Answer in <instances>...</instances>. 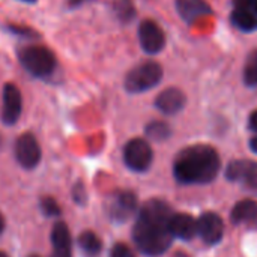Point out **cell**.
Returning a JSON list of instances; mask_svg holds the SVG:
<instances>
[{"instance_id":"20","label":"cell","mask_w":257,"mask_h":257,"mask_svg":"<svg viewBox=\"0 0 257 257\" xmlns=\"http://www.w3.org/2000/svg\"><path fill=\"white\" fill-rule=\"evenodd\" d=\"M242 78H244L245 86H248V87L257 86V48L250 51L248 56L245 57Z\"/></svg>"},{"instance_id":"18","label":"cell","mask_w":257,"mask_h":257,"mask_svg":"<svg viewBox=\"0 0 257 257\" xmlns=\"http://www.w3.org/2000/svg\"><path fill=\"white\" fill-rule=\"evenodd\" d=\"M77 242H78V248L86 257H98L102 251V241L95 232L86 230L80 233Z\"/></svg>"},{"instance_id":"4","label":"cell","mask_w":257,"mask_h":257,"mask_svg":"<svg viewBox=\"0 0 257 257\" xmlns=\"http://www.w3.org/2000/svg\"><path fill=\"white\" fill-rule=\"evenodd\" d=\"M164 77L163 66L155 60H146L130 69L125 75L123 87L128 93L137 95L157 87Z\"/></svg>"},{"instance_id":"12","label":"cell","mask_w":257,"mask_h":257,"mask_svg":"<svg viewBox=\"0 0 257 257\" xmlns=\"http://www.w3.org/2000/svg\"><path fill=\"white\" fill-rule=\"evenodd\" d=\"M154 104H155L157 110L161 111L163 114L173 116L184 110V107L187 104V96L178 87H167L158 93Z\"/></svg>"},{"instance_id":"25","label":"cell","mask_w":257,"mask_h":257,"mask_svg":"<svg viewBox=\"0 0 257 257\" xmlns=\"http://www.w3.org/2000/svg\"><path fill=\"white\" fill-rule=\"evenodd\" d=\"M117 14H119V18H120L122 21H130L131 18H134L136 11H134V8H133L128 2H123V3H120V6L117 8Z\"/></svg>"},{"instance_id":"8","label":"cell","mask_w":257,"mask_h":257,"mask_svg":"<svg viewBox=\"0 0 257 257\" xmlns=\"http://www.w3.org/2000/svg\"><path fill=\"white\" fill-rule=\"evenodd\" d=\"M14 154H15L18 164L27 170L35 169L39 164L41 157H42L39 142L32 133H24L17 139L15 146H14Z\"/></svg>"},{"instance_id":"30","label":"cell","mask_w":257,"mask_h":257,"mask_svg":"<svg viewBox=\"0 0 257 257\" xmlns=\"http://www.w3.org/2000/svg\"><path fill=\"white\" fill-rule=\"evenodd\" d=\"M17 2L26 3V5H35V3H38V0H17Z\"/></svg>"},{"instance_id":"28","label":"cell","mask_w":257,"mask_h":257,"mask_svg":"<svg viewBox=\"0 0 257 257\" xmlns=\"http://www.w3.org/2000/svg\"><path fill=\"white\" fill-rule=\"evenodd\" d=\"M250 148H251V151L257 154V136H254L251 140H250Z\"/></svg>"},{"instance_id":"14","label":"cell","mask_w":257,"mask_h":257,"mask_svg":"<svg viewBox=\"0 0 257 257\" xmlns=\"http://www.w3.org/2000/svg\"><path fill=\"white\" fill-rule=\"evenodd\" d=\"M169 230L173 238L190 241L197 235V220L190 214H173L169 221Z\"/></svg>"},{"instance_id":"10","label":"cell","mask_w":257,"mask_h":257,"mask_svg":"<svg viewBox=\"0 0 257 257\" xmlns=\"http://www.w3.org/2000/svg\"><path fill=\"white\" fill-rule=\"evenodd\" d=\"M226 178L232 182H241L248 190L257 191V164L250 160L232 161L226 169Z\"/></svg>"},{"instance_id":"26","label":"cell","mask_w":257,"mask_h":257,"mask_svg":"<svg viewBox=\"0 0 257 257\" xmlns=\"http://www.w3.org/2000/svg\"><path fill=\"white\" fill-rule=\"evenodd\" d=\"M235 8H244L257 17V0H233Z\"/></svg>"},{"instance_id":"21","label":"cell","mask_w":257,"mask_h":257,"mask_svg":"<svg viewBox=\"0 0 257 257\" xmlns=\"http://www.w3.org/2000/svg\"><path fill=\"white\" fill-rule=\"evenodd\" d=\"M11 35H15L18 38H23L24 41H35L39 39V33L35 32L33 29L27 27V26H18V24H8L5 27Z\"/></svg>"},{"instance_id":"32","label":"cell","mask_w":257,"mask_h":257,"mask_svg":"<svg viewBox=\"0 0 257 257\" xmlns=\"http://www.w3.org/2000/svg\"><path fill=\"white\" fill-rule=\"evenodd\" d=\"M30 257H39V256H30Z\"/></svg>"},{"instance_id":"29","label":"cell","mask_w":257,"mask_h":257,"mask_svg":"<svg viewBox=\"0 0 257 257\" xmlns=\"http://www.w3.org/2000/svg\"><path fill=\"white\" fill-rule=\"evenodd\" d=\"M3 230H5V217H3V214L0 212V235L3 233Z\"/></svg>"},{"instance_id":"1","label":"cell","mask_w":257,"mask_h":257,"mask_svg":"<svg viewBox=\"0 0 257 257\" xmlns=\"http://www.w3.org/2000/svg\"><path fill=\"white\" fill-rule=\"evenodd\" d=\"M172 215V208L160 199H151L139 209L133 239L143 254L157 257L170 248L173 236L169 230V221Z\"/></svg>"},{"instance_id":"16","label":"cell","mask_w":257,"mask_h":257,"mask_svg":"<svg viewBox=\"0 0 257 257\" xmlns=\"http://www.w3.org/2000/svg\"><path fill=\"white\" fill-rule=\"evenodd\" d=\"M230 220L233 224H251L257 223V202L254 200H241L238 202L230 212Z\"/></svg>"},{"instance_id":"5","label":"cell","mask_w":257,"mask_h":257,"mask_svg":"<svg viewBox=\"0 0 257 257\" xmlns=\"http://www.w3.org/2000/svg\"><path fill=\"white\" fill-rule=\"evenodd\" d=\"M139 209L137 196L133 191H116L105 200V212L114 223L128 221Z\"/></svg>"},{"instance_id":"24","label":"cell","mask_w":257,"mask_h":257,"mask_svg":"<svg viewBox=\"0 0 257 257\" xmlns=\"http://www.w3.org/2000/svg\"><path fill=\"white\" fill-rule=\"evenodd\" d=\"M110 257H136L134 251L123 242H117L110 250Z\"/></svg>"},{"instance_id":"13","label":"cell","mask_w":257,"mask_h":257,"mask_svg":"<svg viewBox=\"0 0 257 257\" xmlns=\"http://www.w3.org/2000/svg\"><path fill=\"white\" fill-rule=\"evenodd\" d=\"M175 6L179 17L187 24H194L196 21L212 15V8L206 0H175Z\"/></svg>"},{"instance_id":"33","label":"cell","mask_w":257,"mask_h":257,"mask_svg":"<svg viewBox=\"0 0 257 257\" xmlns=\"http://www.w3.org/2000/svg\"><path fill=\"white\" fill-rule=\"evenodd\" d=\"M53 257H56V256H53Z\"/></svg>"},{"instance_id":"2","label":"cell","mask_w":257,"mask_h":257,"mask_svg":"<svg viewBox=\"0 0 257 257\" xmlns=\"http://www.w3.org/2000/svg\"><path fill=\"white\" fill-rule=\"evenodd\" d=\"M221 169L218 152L209 145L182 149L173 161V176L179 184L205 185L212 182Z\"/></svg>"},{"instance_id":"22","label":"cell","mask_w":257,"mask_h":257,"mask_svg":"<svg viewBox=\"0 0 257 257\" xmlns=\"http://www.w3.org/2000/svg\"><path fill=\"white\" fill-rule=\"evenodd\" d=\"M41 211L47 217H59L62 214V209H60L59 203L53 197H48V196L41 199Z\"/></svg>"},{"instance_id":"31","label":"cell","mask_w":257,"mask_h":257,"mask_svg":"<svg viewBox=\"0 0 257 257\" xmlns=\"http://www.w3.org/2000/svg\"><path fill=\"white\" fill-rule=\"evenodd\" d=\"M0 257H9V256H8V254H6L5 251H2V250H0Z\"/></svg>"},{"instance_id":"9","label":"cell","mask_w":257,"mask_h":257,"mask_svg":"<svg viewBox=\"0 0 257 257\" xmlns=\"http://www.w3.org/2000/svg\"><path fill=\"white\" fill-rule=\"evenodd\" d=\"M23 113L21 90L14 83H6L2 92V122L6 126H12L18 122Z\"/></svg>"},{"instance_id":"17","label":"cell","mask_w":257,"mask_h":257,"mask_svg":"<svg viewBox=\"0 0 257 257\" xmlns=\"http://www.w3.org/2000/svg\"><path fill=\"white\" fill-rule=\"evenodd\" d=\"M230 23L244 33H251L257 30V17L244 8H235L230 12Z\"/></svg>"},{"instance_id":"15","label":"cell","mask_w":257,"mask_h":257,"mask_svg":"<svg viewBox=\"0 0 257 257\" xmlns=\"http://www.w3.org/2000/svg\"><path fill=\"white\" fill-rule=\"evenodd\" d=\"M51 244H53V256L72 257V238L69 227L63 221H57L51 229Z\"/></svg>"},{"instance_id":"23","label":"cell","mask_w":257,"mask_h":257,"mask_svg":"<svg viewBox=\"0 0 257 257\" xmlns=\"http://www.w3.org/2000/svg\"><path fill=\"white\" fill-rule=\"evenodd\" d=\"M71 194H72V199L77 205L83 206L86 202H87V193H86V187L83 185V182H77L75 185H72V190H71Z\"/></svg>"},{"instance_id":"11","label":"cell","mask_w":257,"mask_h":257,"mask_svg":"<svg viewBox=\"0 0 257 257\" xmlns=\"http://www.w3.org/2000/svg\"><path fill=\"white\" fill-rule=\"evenodd\" d=\"M224 223L215 212H205L197 220V235L208 245H215L221 241Z\"/></svg>"},{"instance_id":"3","label":"cell","mask_w":257,"mask_h":257,"mask_svg":"<svg viewBox=\"0 0 257 257\" xmlns=\"http://www.w3.org/2000/svg\"><path fill=\"white\" fill-rule=\"evenodd\" d=\"M17 57L24 71L38 80L48 81L59 68L56 54L45 45L26 44L17 50Z\"/></svg>"},{"instance_id":"6","label":"cell","mask_w":257,"mask_h":257,"mask_svg":"<svg viewBox=\"0 0 257 257\" xmlns=\"http://www.w3.org/2000/svg\"><path fill=\"white\" fill-rule=\"evenodd\" d=\"M123 161L126 167L137 173H145L149 170L154 161V151L148 140L133 139L123 148Z\"/></svg>"},{"instance_id":"19","label":"cell","mask_w":257,"mask_h":257,"mask_svg":"<svg viewBox=\"0 0 257 257\" xmlns=\"http://www.w3.org/2000/svg\"><path fill=\"white\" fill-rule=\"evenodd\" d=\"M145 134L148 139L154 142H164L172 136V128L167 122L163 120H152L146 125Z\"/></svg>"},{"instance_id":"27","label":"cell","mask_w":257,"mask_h":257,"mask_svg":"<svg viewBox=\"0 0 257 257\" xmlns=\"http://www.w3.org/2000/svg\"><path fill=\"white\" fill-rule=\"evenodd\" d=\"M248 128H250L251 131L257 133V110H254V111L250 114V117H248Z\"/></svg>"},{"instance_id":"7","label":"cell","mask_w":257,"mask_h":257,"mask_svg":"<svg viewBox=\"0 0 257 257\" xmlns=\"http://www.w3.org/2000/svg\"><path fill=\"white\" fill-rule=\"evenodd\" d=\"M139 42L146 54L155 56L164 50L167 39L164 30L160 27L157 21L143 20L139 26Z\"/></svg>"}]
</instances>
